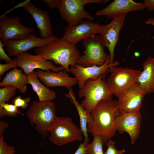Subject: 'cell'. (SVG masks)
Segmentation results:
<instances>
[{
    "instance_id": "cb8c5ba5",
    "label": "cell",
    "mask_w": 154,
    "mask_h": 154,
    "mask_svg": "<svg viewBox=\"0 0 154 154\" xmlns=\"http://www.w3.org/2000/svg\"><path fill=\"white\" fill-rule=\"evenodd\" d=\"M93 137V140L91 143H86L87 154H104L103 146L108 140L98 135Z\"/></svg>"
},
{
    "instance_id": "7a4b0ae2",
    "label": "cell",
    "mask_w": 154,
    "mask_h": 154,
    "mask_svg": "<svg viewBox=\"0 0 154 154\" xmlns=\"http://www.w3.org/2000/svg\"><path fill=\"white\" fill-rule=\"evenodd\" d=\"M35 53L45 59L53 61L56 64L61 65L68 73L70 72L69 66L71 67L77 64L80 56L76 45L60 38L36 48Z\"/></svg>"
},
{
    "instance_id": "d4e9b609",
    "label": "cell",
    "mask_w": 154,
    "mask_h": 154,
    "mask_svg": "<svg viewBox=\"0 0 154 154\" xmlns=\"http://www.w3.org/2000/svg\"><path fill=\"white\" fill-rule=\"evenodd\" d=\"M18 114L23 115L19 108L14 104L7 103L0 104V118L6 116L15 117Z\"/></svg>"
},
{
    "instance_id": "2e32d148",
    "label": "cell",
    "mask_w": 154,
    "mask_h": 154,
    "mask_svg": "<svg viewBox=\"0 0 154 154\" xmlns=\"http://www.w3.org/2000/svg\"><path fill=\"white\" fill-rule=\"evenodd\" d=\"M35 20L38 29L40 37L47 39L52 37V27L48 12L35 6L30 0H26L20 4Z\"/></svg>"
},
{
    "instance_id": "5bb4252c",
    "label": "cell",
    "mask_w": 154,
    "mask_h": 154,
    "mask_svg": "<svg viewBox=\"0 0 154 154\" xmlns=\"http://www.w3.org/2000/svg\"><path fill=\"white\" fill-rule=\"evenodd\" d=\"M100 25L98 23L87 20H83L77 25H68L64 29V33L62 38L76 45L81 40L98 33Z\"/></svg>"
},
{
    "instance_id": "4316f807",
    "label": "cell",
    "mask_w": 154,
    "mask_h": 154,
    "mask_svg": "<svg viewBox=\"0 0 154 154\" xmlns=\"http://www.w3.org/2000/svg\"><path fill=\"white\" fill-rule=\"evenodd\" d=\"M15 153L14 147L8 144L4 136L0 137V154H15Z\"/></svg>"
},
{
    "instance_id": "8fae6325",
    "label": "cell",
    "mask_w": 154,
    "mask_h": 154,
    "mask_svg": "<svg viewBox=\"0 0 154 154\" xmlns=\"http://www.w3.org/2000/svg\"><path fill=\"white\" fill-rule=\"evenodd\" d=\"M17 66L21 68L25 73L27 75L36 69L44 71L57 72L65 70L63 67L54 65L51 60L44 59L39 55H32L27 52L17 55Z\"/></svg>"
},
{
    "instance_id": "6da1fadb",
    "label": "cell",
    "mask_w": 154,
    "mask_h": 154,
    "mask_svg": "<svg viewBox=\"0 0 154 154\" xmlns=\"http://www.w3.org/2000/svg\"><path fill=\"white\" fill-rule=\"evenodd\" d=\"M117 101L103 100L100 101L91 114L92 121L87 124V131L93 137L98 135L108 140L115 135L116 117L119 114L117 109Z\"/></svg>"
},
{
    "instance_id": "277c9868",
    "label": "cell",
    "mask_w": 154,
    "mask_h": 154,
    "mask_svg": "<svg viewBox=\"0 0 154 154\" xmlns=\"http://www.w3.org/2000/svg\"><path fill=\"white\" fill-rule=\"evenodd\" d=\"M103 76L95 80H87L79 91V97L85 98L81 105L89 113L101 100H112L113 95L109 91Z\"/></svg>"
},
{
    "instance_id": "7c38bea8",
    "label": "cell",
    "mask_w": 154,
    "mask_h": 154,
    "mask_svg": "<svg viewBox=\"0 0 154 154\" xmlns=\"http://www.w3.org/2000/svg\"><path fill=\"white\" fill-rule=\"evenodd\" d=\"M58 38L54 35L49 38L43 39L32 33L21 39L10 40L2 41L8 55L14 57L19 54L27 52L33 48L40 47L56 40Z\"/></svg>"
},
{
    "instance_id": "603a6c76",
    "label": "cell",
    "mask_w": 154,
    "mask_h": 154,
    "mask_svg": "<svg viewBox=\"0 0 154 154\" xmlns=\"http://www.w3.org/2000/svg\"><path fill=\"white\" fill-rule=\"evenodd\" d=\"M27 75L28 84L36 93L39 101H52L56 98V92L40 82L35 70Z\"/></svg>"
},
{
    "instance_id": "f1b7e54d",
    "label": "cell",
    "mask_w": 154,
    "mask_h": 154,
    "mask_svg": "<svg viewBox=\"0 0 154 154\" xmlns=\"http://www.w3.org/2000/svg\"><path fill=\"white\" fill-rule=\"evenodd\" d=\"M106 143L107 149L104 154H123L125 152L124 149L117 150L115 147V143L110 139L108 140Z\"/></svg>"
},
{
    "instance_id": "ac0fdd59",
    "label": "cell",
    "mask_w": 154,
    "mask_h": 154,
    "mask_svg": "<svg viewBox=\"0 0 154 154\" xmlns=\"http://www.w3.org/2000/svg\"><path fill=\"white\" fill-rule=\"evenodd\" d=\"M143 3H137L132 0H115L106 7L99 10L95 13L97 16H105L108 19L128 12L144 9Z\"/></svg>"
},
{
    "instance_id": "44dd1931",
    "label": "cell",
    "mask_w": 154,
    "mask_h": 154,
    "mask_svg": "<svg viewBox=\"0 0 154 154\" xmlns=\"http://www.w3.org/2000/svg\"><path fill=\"white\" fill-rule=\"evenodd\" d=\"M21 68L17 67L7 73L0 83V86H12L18 89L20 93H25L27 90L28 79L27 75L22 72Z\"/></svg>"
},
{
    "instance_id": "d590c367",
    "label": "cell",
    "mask_w": 154,
    "mask_h": 154,
    "mask_svg": "<svg viewBox=\"0 0 154 154\" xmlns=\"http://www.w3.org/2000/svg\"><path fill=\"white\" fill-rule=\"evenodd\" d=\"M145 23L147 25H152L154 27V18H150L145 22ZM153 38H154V36Z\"/></svg>"
},
{
    "instance_id": "ba28073f",
    "label": "cell",
    "mask_w": 154,
    "mask_h": 154,
    "mask_svg": "<svg viewBox=\"0 0 154 154\" xmlns=\"http://www.w3.org/2000/svg\"><path fill=\"white\" fill-rule=\"evenodd\" d=\"M85 50L77 64L84 67L102 66L110 60V55L104 50L105 46L100 35H95L83 40Z\"/></svg>"
},
{
    "instance_id": "4fadbf2b",
    "label": "cell",
    "mask_w": 154,
    "mask_h": 154,
    "mask_svg": "<svg viewBox=\"0 0 154 154\" xmlns=\"http://www.w3.org/2000/svg\"><path fill=\"white\" fill-rule=\"evenodd\" d=\"M141 119L139 110L119 114L115 118L114 125L116 131L120 133H127L130 137L131 144L134 145L139 135Z\"/></svg>"
},
{
    "instance_id": "1f68e13d",
    "label": "cell",
    "mask_w": 154,
    "mask_h": 154,
    "mask_svg": "<svg viewBox=\"0 0 154 154\" xmlns=\"http://www.w3.org/2000/svg\"><path fill=\"white\" fill-rule=\"evenodd\" d=\"M47 7L50 9H58L61 3V0H44Z\"/></svg>"
},
{
    "instance_id": "83f0119b",
    "label": "cell",
    "mask_w": 154,
    "mask_h": 154,
    "mask_svg": "<svg viewBox=\"0 0 154 154\" xmlns=\"http://www.w3.org/2000/svg\"><path fill=\"white\" fill-rule=\"evenodd\" d=\"M31 97L23 98L20 96L15 97L12 100L13 104L18 107L25 109L28 107Z\"/></svg>"
},
{
    "instance_id": "3957f363",
    "label": "cell",
    "mask_w": 154,
    "mask_h": 154,
    "mask_svg": "<svg viewBox=\"0 0 154 154\" xmlns=\"http://www.w3.org/2000/svg\"><path fill=\"white\" fill-rule=\"evenodd\" d=\"M30 123L44 137L47 135L57 117L56 106L52 101L33 100L26 112Z\"/></svg>"
},
{
    "instance_id": "52a82bcc",
    "label": "cell",
    "mask_w": 154,
    "mask_h": 154,
    "mask_svg": "<svg viewBox=\"0 0 154 154\" xmlns=\"http://www.w3.org/2000/svg\"><path fill=\"white\" fill-rule=\"evenodd\" d=\"M108 0H61L58 9L60 15L68 25H77L84 19L92 21L93 17L85 11L84 6L88 3H102Z\"/></svg>"
},
{
    "instance_id": "5b68a950",
    "label": "cell",
    "mask_w": 154,
    "mask_h": 154,
    "mask_svg": "<svg viewBox=\"0 0 154 154\" xmlns=\"http://www.w3.org/2000/svg\"><path fill=\"white\" fill-rule=\"evenodd\" d=\"M139 70L113 66L109 69L110 74L106 81L110 92L118 98L134 84L141 73Z\"/></svg>"
},
{
    "instance_id": "9c48e42d",
    "label": "cell",
    "mask_w": 154,
    "mask_h": 154,
    "mask_svg": "<svg viewBox=\"0 0 154 154\" xmlns=\"http://www.w3.org/2000/svg\"><path fill=\"white\" fill-rule=\"evenodd\" d=\"M127 13L114 17L112 21L106 25H100L98 34L105 46H106L110 53L109 64L114 62V51L119 38L120 31L123 27Z\"/></svg>"
},
{
    "instance_id": "4dcf8cb0",
    "label": "cell",
    "mask_w": 154,
    "mask_h": 154,
    "mask_svg": "<svg viewBox=\"0 0 154 154\" xmlns=\"http://www.w3.org/2000/svg\"><path fill=\"white\" fill-rule=\"evenodd\" d=\"M5 45L2 41L0 40V60H5L7 63L13 62V59L11 58L6 53L3 48Z\"/></svg>"
},
{
    "instance_id": "9a60e30c",
    "label": "cell",
    "mask_w": 154,
    "mask_h": 154,
    "mask_svg": "<svg viewBox=\"0 0 154 154\" xmlns=\"http://www.w3.org/2000/svg\"><path fill=\"white\" fill-rule=\"evenodd\" d=\"M145 94L137 82L118 98L117 107L119 114L139 110Z\"/></svg>"
},
{
    "instance_id": "836d02e7",
    "label": "cell",
    "mask_w": 154,
    "mask_h": 154,
    "mask_svg": "<svg viewBox=\"0 0 154 154\" xmlns=\"http://www.w3.org/2000/svg\"><path fill=\"white\" fill-rule=\"evenodd\" d=\"M86 143L84 142L81 143L74 154H87Z\"/></svg>"
},
{
    "instance_id": "f546056e",
    "label": "cell",
    "mask_w": 154,
    "mask_h": 154,
    "mask_svg": "<svg viewBox=\"0 0 154 154\" xmlns=\"http://www.w3.org/2000/svg\"><path fill=\"white\" fill-rule=\"evenodd\" d=\"M17 66V61L16 58L13 62L5 64H0V76H1L6 71L11 68Z\"/></svg>"
},
{
    "instance_id": "e0dca14e",
    "label": "cell",
    "mask_w": 154,
    "mask_h": 154,
    "mask_svg": "<svg viewBox=\"0 0 154 154\" xmlns=\"http://www.w3.org/2000/svg\"><path fill=\"white\" fill-rule=\"evenodd\" d=\"M109 63L110 60L101 66L94 65L87 67H84L77 64L70 68V72L77 79V84L80 89L87 80H95L101 75L104 76L107 72H109L110 67L117 65L119 62L116 61L112 64H109Z\"/></svg>"
},
{
    "instance_id": "ffe728a7",
    "label": "cell",
    "mask_w": 154,
    "mask_h": 154,
    "mask_svg": "<svg viewBox=\"0 0 154 154\" xmlns=\"http://www.w3.org/2000/svg\"><path fill=\"white\" fill-rule=\"evenodd\" d=\"M143 70L137 82L146 94L154 92V57L150 56L142 63Z\"/></svg>"
},
{
    "instance_id": "d6a6232c",
    "label": "cell",
    "mask_w": 154,
    "mask_h": 154,
    "mask_svg": "<svg viewBox=\"0 0 154 154\" xmlns=\"http://www.w3.org/2000/svg\"><path fill=\"white\" fill-rule=\"evenodd\" d=\"M143 3L145 8L149 11L154 10V0H145Z\"/></svg>"
},
{
    "instance_id": "8992f818",
    "label": "cell",
    "mask_w": 154,
    "mask_h": 154,
    "mask_svg": "<svg viewBox=\"0 0 154 154\" xmlns=\"http://www.w3.org/2000/svg\"><path fill=\"white\" fill-rule=\"evenodd\" d=\"M49 132V140L59 146L83 139L82 131L69 117H57Z\"/></svg>"
},
{
    "instance_id": "e575fe53",
    "label": "cell",
    "mask_w": 154,
    "mask_h": 154,
    "mask_svg": "<svg viewBox=\"0 0 154 154\" xmlns=\"http://www.w3.org/2000/svg\"><path fill=\"white\" fill-rule=\"evenodd\" d=\"M9 126V123L7 122L4 121H0V137L4 136V133Z\"/></svg>"
},
{
    "instance_id": "7402d4cb",
    "label": "cell",
    "mask_w": 154,
    "mask_h": 154,
    "mask_svg": "<svg viewBox=\"0 0 154 154\" xmlns=\"http://www.w3.org/2000/svg\"><path fill=\"white\" fill-rule=\"evenodd\" d=\"M68 93L65 94L64 96L70 100L75 106L78 111L80 120V129L84 137V142L89 143V140L87 131V124L93 120L92 115L85 110L76 99L72 87L67 88Z\"/></svg>"
},
{
    "instance_id": "30bf717a",
    "label": "cell",
    "mask_w": 154,
    "mask_h": 154,
    "mask_svg": "<svg viewBox=\"0 0 154 154\" xmlns=\"http://www.w3.org/2000/svg\"><path fill=\"white\" fill-rule=\"evenodd\" d=\"M18 17L2 16L0 18V38L3 41L25 38L34 31L33 28L27 27L21 23Z\"/></svg>"
},
{
    "instance_id": "484cf974",
    "label": "cell",
    "mask_w": 154,
    "mask_h": 154,
    "mask_svg": "<svg viewBox=\"0 0 154 154\" xmlns=\"http://www.w3.org/2000/svg\"><path fill=\"white\" fill-rule=\"evenodd\" d=\"M17 89L12 86H7L0 89V104L7 102L16 94Z\"/></svg>"
},
{
    "instance_id": "d6986e66",
    "label": "cell",
    "mask_w": 154,
    "mask_h": 154,
    "mask_svg": "<svg viewBox=\"0 0 154 154\" xmlns=\"http://www.w3.org/2000/svg\"><path fill=\"white\" fill-rule=\"evenodd\" d=\"M65 70L57 72L44 71L39 69L36 72L39 80L47 87H72L77 84L76 77L69 76Z\"/></svg>"
}]
</instances>
